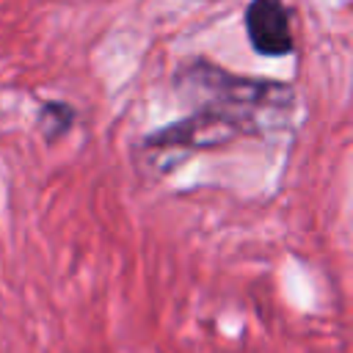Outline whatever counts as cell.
<instances>
[{
	"label": "cell",
	"instance_id": "cell-1",
	"mask_svg": "<svg viewBox=\"0 0 353 353\" xmlns=\"http://www.w3.org/2000/svg\"><path fill=\"white\" fill-rule=\"evenodd\" d=\"M176 85L193 99V110L143 141L149 152L168 154L174 163L240 135H262L273 124H284L292 110V88L287 83L240 77L210 61L188 63L176 74Z\"/></svg>",
	"mask_w": 353,
	"mask_h": 353
},
{
	"label": "cell",
	"instance_id": "cell-2",
	"mask_svg": "<svg viewBox=\"0 0 353 353\" xmlns=\"http://www.w3.org/2000/svg\"><path fill=\"white\" fill-rule=\"evenodd\" d=\"M248 41L259 55L281 58L290 55L292 41V17L284 0H251L245 11Z\"/></svg>",
	"mask_w": 353,
	"mask_h": 353
},
{
	"label": "cell",
	"instance_id": "cell-3",
	"mask_svg": "<svg viewBox=\"0 0 353 353\" xmlns=\"http://www.w3.org/2000/svg\"><path fill=\"white\" fill-rule=\"evenodd\" d=\"M72 116H74V110L69 108V105H63V102H47L44 108H41V132L52 141V138H58V135H63L66 130H69V124H72Z\"/></svg>",
	"mask_w": 353,
	"mask_h": 353
}]
</instances>
